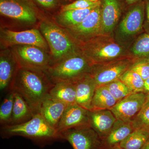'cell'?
Segmentation results:
<instances>
[{"label": "cell", "mask_w": 149, "mask_h": 149, "mask_svg": "<svg viewBox=\"0 0 149 149\" xmlns=\"http://www.w3.org/2000/svg\"><path fill=\"white\" fill-rule=\"evenodd\" d=\"M14 102V93L9 91L0 107V123L1 126L10 125L11 120Z\"/></svg>", "instance_id": "cell-27"}, {"label": "cell", "mask_w": 149, "mask_h": 149, "mask_svg": "<svg viewBox=\"0 0 149 149\" xmlns=\"http://www.w3.org/2000/svg\"><path fill=\"white\" fill-rule=\"evenodd\" d=\"M147 61H148V62H149V60H147Z\"/></svg>", "instance_id": "cell-41"}, {"label": "cell", "mask_w": 149, "mask_h": 149, "mask_svg": "<svg viewBox=\"0 0 149 149\" xmlns=\"http://www.w3.org/2000/svg\"><path fill=\"white\" fill-rule=\"evenodd\" d=\"M10 48L19 68L45 71L50 66V52L42 48L29 45H17Z\"/></svg>", "instance_id": "cell-6"}, {"label": "cell", "mask_w": 149, "mask_h": 149, "mask_svg": "<svg viewBox=\"0 0 149 149\" xmlns=\"http://www.w3.org/2000/svg\"><path fill=\"white\" fill-rule=\"evenodd\" d=\"M134 129L132 121L117 119L109 133L102 139L100 149H112L119 145Z\"/></svg>", "instance_id": "cell-20"}, {"label": "cell", "mask_w": 149, "mask_h": 149, "mask_svg": "<svg viewBox=\"0 0 149 149\" xmlns=\"http://www.w3.org/2000/svg\"><path fill=\"white\" fill-rule=\"evenodd\" d=\"M54 85L45 71L19 68L10 91L21 95L35 114Z\"/></svg>", "instance_id": "cell-1"}, {"label": "cell", "mask_w": 149, "mask_h": 149, "mask_svg": "<svg viewBox=\"0 0 149 149\" xmlns=\"http://www.w3.org/2000/svg\"><path fill=\"white\" fill-rule=\"evenodd\" d=\"M133 63L131 59L123 58L103 64L93 65L90 74L97 86L106 85L119 79Z\"/></svg>", "instance_id": "cell-9"}, {"label": "cell", "mask_w": 149, "mask_h": 149, "mask_svg": "<svg viewBox=\"0 0 149 149\" xmlns=\"http://www.w3.org/2000/svg\"><path fill=\"white\" fill-rule=\"evenodd\" d=\"M33 2L47 9H52L59 5V0H32Z\"/></svg>", "instance_id": "cell-33"}, {"label": "cell", "mask_w": 149, "mask_h": 149, "mask_svg": "<svg viewBox=\"0 0 149 149\" xmlns=\"http://www.w3.org/2000/svg\"><path fill=\"white\" fill-rule=\"evenodd\" d=\"M105 85L96 88L91 103V110L110 109L117 103Z\"/></svg>", "instance_id": "cell-24"}, {"label": "cell", "mask_w": 149, "mask_h": 149, "mask_svg": "<svg viewBox=\"0 0 149 149\" xmlns=\"http://www.w3.org/2000/svg\"><path fill=\"white\" fill-rule=\"evenodd\" d=\"M101 4V0L96 2H93L89 0H77L71 3L63 6L60 11H64L70 10L85 9L96 7Z\"/></svg>", "instance_id": "cell-31"}, {"label": "cell", "mask_w": 149, "mask_h": 149, "mask_svg": "<svg viewBox=\"0 0 149 149\" xmlns=\"http://www.w3.org/2000/svg\"><path fill=\"white\" fill-rule=\"evenodd\" d=\"M19 68L10 48L1 49L0 53L1 91H10L12 83Z\"/></svg>", "instance_id": "cell-14"}, {"label": "cell", "mask_w": 149, "mask_h": 149, "mask_svg": "<svg viewBox=\"0 0 149 149\" xmlns=\"http://www.w3.org/2000/svg\"><path fill=\"white\" fill-rule=\"evenodd\" d=\"M76 85V103L89 111L97 85L95 79L88 73L74 81Z\"/></svg>", "instance_id": "cell-19"}, {"label": "cell", "mask_w": 149, "mask_h": 149, "mask_svg": "<svg viewBox=\"0 0 149 149\" xmlns=\"http://www.w3.org/2000/svg\"><path fill=\"white\" fill-rule=\"evenodd\" d=\"M134 56L139 58L149 60V34L140 36L133 44L131 49Z\"/></svg>", "instance_id": "cell-28"}, {"label": "cell", "mask_w": 149, "mask_h": 149, "mask_svg": "<svg viewBox=\"0 0 149 149\" xmlns=\"http://www.w3.org/2000/svg\"><path fill=\"white\" fill-rule=\"evenodd\" d=\"M1 136L3 139L22 136L41 146L63 140L61 133L50 125L39 113L24 123L1 126Z\"/></svg>", "instance_id": "cell-2"}, {"label": "cell", "mask_w": 149, "mask_h": 149, "mask_svg": "<svg viewBox=\"0 0 149 149\" xmlns=\"http://www.w3.org/2000/svg\"><path fill=\"white\" fill-rule=\"evenodd\" d=\"M80 50L92 65L103 64L123 58L125 49L109 35H100L79 44Z\"/></svg>", "instance_id": "cell-5"}, {"label": "cell", "mask_w": 149, "mask_h": 149, "mask_svg": "<svg viewBox=\"0 0 149 149\" xmlns=\"http://www.w3.org/2000/svg\"><path fill=\"white\" fill-rule=\"evenodd\" d=\"M149 139V131L136 128L119 144L123 149H141Z\"/></svg>", "instance_id": "cell-25"}, {"label": "cell", "mask_w": 149, "mask_h": 149, "mask_svg": "<svg viewBox=\"0 0 149 149\" xmlns=\"http://www.w3.org/2000/svg\"><path fill=\"white\" fill-rule=\"evenodd\" d=\"M88 111L76 103L68 106L57 130L60 133L71 128L89 125Z\"/></svg>", "instance_id": "cell-15"}, {"label": "cell", "mask_w": 149, "mask_h": 149, "mask_svg": "<svg viewBox=\"0 0 149 149\" xmlns=\"http://www.w3.org/2000/svg\"><path fill=\"white\" fill-rule=\"evenodd\" d=\"M146 97L147 95L143 92L131 93L110 110L118 120L132 121L143 107Z\"/></svg>", "instance_id": "cell-12"}, {"label": "cell", "mask_w": 149, "mask_h": 149, "mask_svg": "<svg viewBox=\"0 0 149 149\" xmlns=\"http://www.w3.org/2000/svg\"><path fill=\"white\" fill-rule=\"evenodd\" d=\"M141 149H149V139Z\"/></svg>", "instance_id": "cell-37"}, {"label": "cell", "mask_w": 149, "mask_h": 149, "mask_svg": "<svg viewBox=\"0 0 149 149\" xmlns=\"http://www.w3.org/2000/svg\"><path fill=\"white\" fill-rule=\"evenodd\" d=\"M93 65L81 50L50 66L45 72L52 83L74 82L90 73Z\"/></svg>", "instance_id": "cell-4"}, {"label": "cell", "mask_w": 149, "mask_h": 149, "mask_svg": "<svg viewBox=\"0 0 149 149\" xmlns=\"http://www.w3.org/2000/svg\"><path fill=\"white\" fill-rule=\"evenodd\" d=\"M73 149H100L101 140L90 125L68 129L61 133Z\"/></svg>", "instance_id": "cell-11"}, {"label": "cell", "mask_w": 149, "mask_h": 149, "mask_svg": "<svg viewBox=\"0 0 149 149\" xmlns=\"http://www.w3.org/2000/svg\"><path fill=\"white\" fill-rule=\"evenodd\" d=\"M65 29L78 45L101 35V5L96 7L80 24Z\"/></svg>", "instance_id": "cell-10"}, {"label": "cell", "mask_w": 149, "mask_h": 149, "mask_svg": "<svg viewBox=\"0 0 149 149\" xmlns=\"http://www.w3.org/2000/svg\"><path fill=\"white\" fill-rule=\"evenodd\" d=\"M32 0H0V13L27 25L36 23L38 15Z\"/></svg>", "instance_id": "cell-7"}, {"label": "cell", "mask_w": 149, "mask_h": 149, "mask_svg": "<svg viewBox=\"0 0 149 149\" xmlns=\"http://www.w3.org/2000/svg\"><path fill=\"white\" fill-rule=\"evenodd\" d=\"M1 49L10 48L17 45L37 46L49 51L47 43L39 29H31L15 31L1 28L0 32Z\"/></svg>", "instance_id": "cell-8"}, {"label": "cell", "mask_w": 149, "mask_h": 149, "mask_svg": "<svg viewBox=\"0 0 149 149\" xmlns=\"http://www.w3.org/2000/svg\"><path fill=\"white\" fill-rule=\"evenodd\" d=\"M120 22L119 32L124 37L136 35L142 29L145 18L144 1L133 5Z\"/></svg>", "instance_id": "cell-13"}, {"label": "cell", "mask_w": 149, "mask_h": 149, "mask_svg": "<svg viewBox=\"0 0 149 149\" xmlns=\"http://www.w3.org/2000/svg\"><path fill=\"white\" fill-rule=\"evenodd\" d=\"M117 102L133 93V92L119 79L105 85Z\"/></svg>", "instance_id": "cell-29"}, {"label": "cell", "mask_w": 149, "mask_h": 149, "mask_svg": "<svg viewBox=\"0 0 149 149\" xmlns=\"http://www.w3.org/2000/svg\"><path fill=\"white\" fill-rule=\"evenodd\" d=\"M112 149H123L120 147L119 145H118V146H116L114 148H113Z\"/></svg>", "instance_id": "cell-39"}, {"label": "cell", "mask_w": 149, "mask_h": 149, "mask_svg": "<svg viewBox=\"0 0 149 149\" xmlns=\"http://www.w3.org/2000/svg\"><path fill=\"white\" fill-rule=\"evenodd\" d=\"M146 6V29L149 34V0H145Z\"/></svg>", "instance_id": "cell-34"}, {"label": "cell", "mask_w": 149, "mask_h": 149, "mask_svg": "<svg viewBox=\"0 0 149 149\" xmlns=\"http://www.w3.org/2000/svg\"><path fill=\"white\" fill-rule=\"evenodd\" d=\"M144 107H149V95H147L146 100Z\"/></svg>", "instance_id": "cell-38"}, {"label": "cell", "mask_w": 149, "mask_h": 149, "mask_svg": "<svg viewBox=\"0 0 149 149\" xmlns=\"http://www.w3.org/2000/svg\"><path fill=\"white\" fill-rule=\"evenodd\" d=\"M119 79L133 93H143L144 80L139 74L133 70L130 69L126 70Z\"/></svg>", "instance_id": "cell-26"}, {"label": "cell", "mask_w": 149, "mask_h": 149, "mask_svg": "<svg viewBox=\"0 0 149 149\" xmlns=\"http://www.w3.org/2000/svg\"><path fill=\"white\" fill-rule=\"evenodd\" d=\"M68 106L48 95L41 104L39 113L50 125L57 130L59 123Z\"/></svg>", "instance_id": "cell-18"}, {"label": "cell", "mask_w": 149, "mask_h": 149, "mask_svg": "<svg viewBox=\"0 0 149 149\" xmlns=\"http://www.w3.org/2000/svg\"><path fill=\"white\" fill-rule=\"evenodd\" d=\"M129 69L139 74L144 81L149 77V62L147 60L135 62Z\"/></svg>", "instance_id": "cell-32"}, {"label": "cell", "mask_w": 149, "mask_h": 149, "mask_svg": "<svg viewBox=\"0 0 149 149\" xmlns=\"http://www.w3.org/2000/svg\"><path fill=\"white\" fill-rule=\"evenodd\" d=\"M101 35H109L113 31L121 15L120 0H101Z\"/></svg>", "instance_id": "cell-16"}, {"label": "cell", "mask_w": 149, "mask_h": 149, "mask_svg": "<svg viewBox=\"0 0 149 149\" xmlns=\"http://www.w3.org/2000/svg\"><path fill=\"white\" fill-rule=\"evenodd\" d=\"M89 125L98 134L101 140L111 130L116 118L109 109L89 111Z\"/></svg>", "instance_id": "cell-17"}, {"label": "cell", "mask_w": 149, "mask_h": 149, "mask_svg": "<svg viewBox=\"0 0 149 149\" xmlns=\"http://www.w3.org/2000/svg\"><path fill=\"white\" fill-rule=\"evenodd\" d=\"M132 123L135 129L142 128L149 131V107H143Z\"/></svg>", "instance_id": "cell-30"}, {"label": "cell", "mask_w": 149, "mask_h": 149, "mask_svg": "<svg viewBox=\"0 0 149 149\" xmlns=\"http://www.w3.org/2000/svg\"><path fill=\"white\" fill-rule=\"evenodd\" d=\"M96 7L60 11L55 17L56 23L65 29L72 28L81 23Z\"/></svg>", "instance_id": "cell-21"}, {"label": "cell", "mask_w": 149, "mask_h": 149, "mask_svg": "<svg viewBox=\"0 0 149 149\" xmlns=\"http://www.w3.org/2000/svg\"><path fill=\"white\" fill-rule=\"evenodd\" d=\"M39 30L47 43L51 56V65L80 50L77 42L64 28L55 22L45 19Z\"/></svg>", "instance_id": "cell-3"}, {"label": "cell", "mask_w": 149, "mask_h": 149, "mask_svg": "<svg viewBox=\"0 0 149 149\" xmlns=\"http://www.w3.org/2000/svg\"><path fill=\"white\" fill-rule=\"evenodd\" d=\"M89 1L93 2H96L98 1H100V0H89Z\"/></svg>", "instance_id": "cell-40"}, {"label": "cell", "mask_w": 149, "mask_h": 149, "mask_svg": "<svg viewBox=\"0 0 149 149\" xmlns=\"http://www.w3.org/2000/svg\"><path fill=\"white\" fill-rule=\"evenodd\" d=\"M143 93L147 95H149V77L144 81Z\"/></svg>", "instance_id": "cell-35"}, {"label": "cell", "mask_w": 149, "mask_h": 149, "mask_svg": "<svg viewBox=\"0 0 149 149\" xmlns=\"http://www.w3.org/2000/svg\"><path fill=\"white\" fill-rule=\"evenodd\" d=\"M49 95L68 105L76 103L75 82L65 81L55 83L51 88Z\"/></svg>", "instance_id": "cell-22"}, {"label": "cell", "mask_w": 149, "mask_h": 149, "mask_svg": "<svg viewBox=\"0 0 149 149\" xmlns=\"http://www.w3.org/2000/svg\"><path fill=\"white\" fill-rule=\"evenodd\" d=\"M14 93V102L10 125H17L24 123L30 120L35 114L32 109L24 98L19 93L15 92Z\"/></svg>", "instance_id": "cell-23"}, {"label": "cell", "mask_w": 149, "mask_h": 149, "mask_svg": "<svg viewBox=\"0 0 149 149\" xmlns=\"http://www.w3.org/2000/svg\"><path fill=\"white\" fill-rule=\"evenodd\" d=\"M125 1L129 5H134L137 3L143 1V0H125Z\"/></svg>", "instance_id": "cell-36"}]
</instances>
